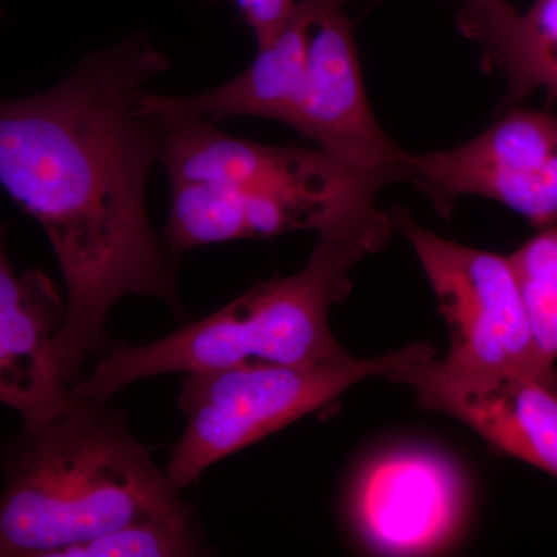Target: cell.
Masks as SVG:
<instances>
[{"mask_svg": "<svg viewBox=\"0 0 557 557\" xmlns=\"http://www.w3.org/2000/svg\"><path fill=\"white\" fill-rule=\"evenodd\" d=\"M405 180L448 214L478 196L518 212L539 230L557 225V116L512 109L457 148L406 153Z\"/></svg>", "mask_w": 557, "mask_h": 557, "instance_id": "obj_6", "label": "cell"}, {"mask_svg": "<svg viewBox=\"0 0 557 557\" xmlns=\"http://www.w3.org/2000/svg\"><path fill=\"white\" fill-rule=\"evenodd\" d=\"M168 69L132 35L86 54L50 90L0 98V188L42 226L60 263L67 304L53 354L72 387L83 362L110 347L106 319L120 299L177 309L174 270L146 211L160 127L137 104Z\"/></svg>", "mask_w": 557, "mask_h": 557, "instance_id": "obj_1", "label": "cell"}, {"mask_svg": "<svg viewBox=\"0 0 557 557\" xmlns=\"http://www.w3.org/2000/svg\"><path fill=\"white\" fill-rule=\"evenodd\" d=\"M450 333L446 358L469 368L531 376L557 391V370L539 351L511 260L467 247L397 215Z\"/></svg>", "mask_w": 557, "mask_h": 557, "instance_id": "obj_5", "label": "cell"}, {"mask_svg": "<svg viewBox=\"0 0 557 557\" xmlns=\"http://www.w3.org/2000/svg\"><path fill=\"white\" fill-rule=\"evenodd\" d=\"M539 351L557 361V225L539 231L509 256Z\"/></svg>", "mask_w": 557, "mask_h": 557, "instance_id": "obj_14", "label": "cell"}, {"mask_svg": "<svg viewBox=\"0 0 557 557\" xmlns=\"http://www.w3.org/2000/svg\"><path fill=\"white\" fill-rule=\"evenodd\" d=\"M457 24L485 69L507 81L504 108L539 90L557 100V0H536L525 13L507 0H468Z\"/></svg>", "mask_w": 557, "mask_h": 557, "instance_id": "obj_12", "label": "cell"}, {"mask_svg": "<svg viewBox=\"0 0 557 557\" xmlns=\"http://www.w3.org/2000/svg\"><path fill=\"white\" fill-rule=\"evenodd\" d=\"M351 507L370 548L386 555H428L448 547L463 527L467 483L442 454L392 450L362 469Z\"/></svg>", "mask_w": 557, "mask_h": 557, "instance_id": "obj_10", "label": "cell"}, {"mask_svg": "<svg viewBox=\"0 0 557 557\" xmlns=\"http://www.w3.org/2000/svg\"><path fill=\"white\" fill-rule=\"evenodd\" d=\"M153 120L160 127V164L171 183L273 190L330 208L376 199L381 189L394 183L387 175L348 166L319 148L233 137L207 120Z\"/></svg>", "mask_w": 557, "mask_h": 557, "instance_id": "obj_7", "label": "cell"}, {"mask_svg": "<svg viewBox=\"0 0 557 557\" xmlns=\"http://www.w3.org/2000/svg\"><path fill=\"white\" fill-rule=\"evenodd\" d=\"M387 379L412 387L421 408L456 418L498 453L557 478V391L548 384L435 354Z\"/></svg>", "mask_w": 557, "mask_h": 557, "instance_id": "obj_9", "label": "cell"}, {"mask_svg": "<svg viewBox=\"0 0 557 557\" xmlns=\"http://www.w3.org/2000/svg\"><path fill=\"white\" fill-rule=\"evenodd\" d=\"M201 549L196 527L146 520L64 549L60 557H188L201 555Z\"/></svg>", "mask_w": 557, "mask_h": 557, "instance_id": "obj_15", "label": "cell"}, {"mask_svg": "<svg viewBox=\"0 0 557 557\" xmlns=\"http://www.w3.org/2000/svg\"><path fill=\"white\" fill-rule=\"evenodd\" d=\"M392 226L376 201L348 208L318 231L317 247L298 273L262 282L218 313L156 343L109 347L73 394L106 405L135 381L164 373L347 358L330 330V309L350 293L355 267L387 244Z\"/></svg>", "mask_w": 557, "mask_h": 557, "instance_id": "obj_3", "label": "cell"}, {"mask_svg": "<svg viewBox=\"0 0 557 557\" xmlns=\"http://www.w3.org/2000/svg\"><path fill=\"white\" fill-rule=\"evenodd\" d=\"M310 0L306 61L288 126L357 170L405 180L406 150L380 126L362 81L354 27L344 5Z\"/></svg>", "mask_w": 557, "mask_h": 557, "instance_id": "obj_8", "label": "cell"}, {"mask_svg": "<svg viewBox=\"0 0 557 557\" xmlns=\"http://www.w3.org/2000/svg\"><path fill=\"white\" fill-rule=\"evenodd\" d=\"M255 33L258 46L269 44L292 14L296 0H234Z\"/></svg>", "mask_w": 557, "mask_h": 557, "instance_id": "obj_16", "label": "cell"}, {"mask_svg": "<svg viewBox=\"0 0 557 557\" xmlns=\"http://www.w3.org/2000/svg\"><path fill=\"white\" fill-rule=\"evenodd\" d=\"M3 17V13H2V10H0V20H2Z\"/></svg>", "mask_w": 557, "mask_h": 557, "instance_id": "obj_17", "label": "cell"}, {"mask_svg": "<svg viewBox=\"0 0 557 557\" xmlns=\"http://www.w3.org/2000/svg\"><path fill=\"white\" fill-rule=\"evenodd\" d=\"M170 218L163 231L171 255L225 242L255 239L258 190L211 185L171 183Z\"/></svg>", "mask_w": 557, "mask_h": 557, "instance_id": "obj_13", "label": "cell"}, {"mask_svg": "<svg viewBox=\"0 0 557 557\" xmlns=\"http://www.w3.org/2000/svg\"><path fill=\"white\" fill-rule=\"evenodd\" d=\"M5 231L0 222V403L33 429L61 416L76 399L53 354L65 306L42 271H14Z\"/></svg>", "mask_w": 557, "mask_h": 557, "instance_id": "obj_11", "label": "cell"}, {"mask_svg": "<svg viewBox=\"0 0 557 557\" xmlns=\"http://www.w3.org/2000/svg\"><path fill=\"white\" fill-rule=\"evenodd\" d=\"M2 471L0 557H60L146 520L196 527L124 417L78 397L49 423L25 428Z\"/></svg>", "mask_w": 557, "mask_h": 557, "instance_id": "obj_2", "label": "cell"}, {"mask_svg": "<svg viewBox=\"0 0 557 557\" xmlns=\"http://www.w3.org/2000/svg\"><path fill=\"white\" fill-rule=\"evenodd\" d=\"M410 344L375 358H347L307 366L251 364L186 373L178 406L186 429L172 449L166 475L178 491L223 458L310 416L355 384L388 376L434 355Z\"/></svg>", "mask_w": 557, "mask_h": 557, "instance_id": "obj_4", "label": "cell"}]
</instances>
